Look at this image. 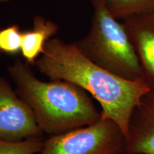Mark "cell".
Returning a JSON list of instances; mask_svg holds the SVG:
<instances>
[{
  "instance_id": "obj_11",
  "label": "cell",
  "mask_w": 154,
  "mask_h": 154,
  "mask_svg": "<svg viewBox=\"0 0 154 154\" xmlns=\"http://www.w3.org/2000/svg\"><path fill=\"white\" fill-rule=\"evenodd\" d=\"M44 143L38 137L9 141L0 139V154H36L40 153Z\"/></svg>"
},
{
  "instance_id": "obj_5",
  "label": "cell",
  "mask_w": 154,
  "mask_h": 154,
  "mask_svg": "<svg viewBox=\"0 0 154 154\" xmlns=\"http://www.w3.org/2000/svg\"><path fill=\"white\" fill-rule=\"evenodd\" d=\"M42 131L31 108L0 77V139L17 141L38 137Z\"/></svg>"
},
{
  "instance_id": "obj_12",
  "label": "cell",
  "mask_w": 154,
  "mask_h": 154,
  "mask_svg": "<svg viewBox=\"0 0 154 154\" xmlns=\"http://www.w3.org/2000/svg\"><path fill=\"white\" fill-rule=\"evenodd\" d=\"M9 1H10V0H0V3H6Z\"/></svg>"
},
{
  "instance_id": "obj_10",
  "label": "cell",
  "mask_w": 154,
  "mask_h": 154,
  "mask_svg": "<svg viewBox=\"0 0 154 154\" xmlns=\"http://www.w3.org/2000/svg\"><path fill=\"white\" fill-rule=\"evenodd\" d=\"M22 31L18 24L0 28V54L17 55L22 49Z\"/></svg>"
},
{
  "instance_id": "obj_8",
  "label": "cell",
  "mask_w": 154,
  "mask_h": 154,
  "mask_svg": "<svg viewBox=\"0 0 154 154\" xmlns=\"http://www.w3.org/2000/svg\"><path fill=\"white\" fill-rule=\"evenodd\" d=\"M57 24L47 20L40 15L33 19V28L22 32V53L26 63L34 65L38 57L44 52L46 44L57 33Z\"/></svg>"
},
{
  "instance_id": "obj_6",
  "label": "cell",
  "mask_w": 154,
  "mask_h": 154,
  "mask_svg": "<svg viewBox=\"0 0 154 154\" xmlns=\"http://www.w3.org/2000/svg\"><path fill=\"white\" fill-rule=\"evenodd\" d=\"M123 20L144 74L154 82V11L133 15Z\"/></svg>"
},
{
  "instance_id": "obj_7",
  "label": "cell",
  "mask_w": 154,
  "mask_h": 154,
  "mask_svg": "<svg viewBox=\"0 0 154 154\" xmlns=\"http://www.w3.org/2000/svg\"><path fill=\"white\" fill-rule=\"evenodd\" d=\"M137 110L140 112L136 127L130 128V137L134 135L132 151L154 154V88L144 96Z\"/></svg>"
},
{
  "instance_id": "obj_4",
  "label": "cell",
  "mask_w": 154,
  "mask_h": 154,
  "mask_svg": "<svg viewBox=\"0 0 154 154\" xmlns=\"http://www.w3.org/2000/svg\"><path fill=\"white\" fill-rule=\"evenodd\" d=\"M121 135L113 121L101 119L84 128L50 138L39 154H110Z\"/></svg>"
},
{
  "instance_id": "obj_1",
  "label": "cell",
  "mask_w": 154,
  "mask_h": 154,
  "mask_svg": "<svg viewBox=\"0 0 154 154\" xmlns=\"http://www.w3.org/2000/svg\"><path fill=\"white\" fill-rule=\"evenodd\" d=\"M35 64L51 80L72 83L88 92L101 106V119L113 121L129 140L133 114L151 89L147 81L113 74L86 57L74 43L57 38L48 41Z\"/></svg>"
},
{
  "instance_id": "obj_2",
  "label": "cell",
  "mask_w": 154,
  "mask_h": 154,
  "mask_svg": "<svg viewBox=\"0 0 154 154\" xmlns=\"http://www.w3.org/2000/svg\"><path fill=\"white\" fill-rule=\"evenodd\" d=\"M8 72L42 131L57 134L88 126L101 119L91 99L72 83L39 80L28 63L19 59L9 67Z\"/></svg>"
},
{
  "instance_id": "obj_9",
  "label": "cell",
  "mask_w": 154,
  "mask_h": 154,
  "mask_svg": "<svg viewBox=\"0 0 154 154\" xmlns=\"http://www.w3.org/2000/svg\"><path fill=\"white\" fill-rule=\"evenodd\" d=\"M109 12L117 19L153 12L154 0H103Z\"/></svg>"
},
{
  "instance_id": "obj_3",
  "label": "cell",
  "mask_w": 154,
  "mask_h": 154,
  "mask_svg": "<svg viewBox=\"0 0 154 154\" xmlns=\"http://www.w3.org/2000/svg\"><path fill=\"white\" fill-rule=\"evenodd\" d=\"M89 33L74 42L86 57L102 68L131 80L146 79L141 63L123 23L109 12L103 0H92Z\"/></svg>"
}]
</instances>
